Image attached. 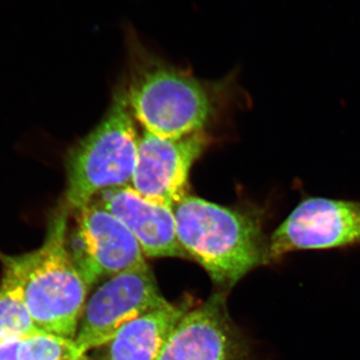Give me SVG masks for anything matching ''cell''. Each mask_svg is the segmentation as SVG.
<instances>
[{"label": "cell", "instance_id": "15", "mask_svg": "<svg viewBox=\"0 0 360 360\" xmlns=\"http://www.w3.org/2000/svg\"><path fill=\"white\" fill-rule=\"evenodd\" d=\"M65 360H86V357H84V359H65Z\"/></svg>", "mask_w": 360, "mask_h": 360}, {"label": "cell", "instance_id": "1", "mask_svg": "<svg viewBox=\"0 0 360 360\" xmlns=\"http://www.w3.org/2000/svg\"><path fill=\"white\" fill-rule=\"evenodd\" d=\"M123 32L127 53L123 84L135 120L158 136L205 131L219 110L217 84L194 77L149 49L131 23H124Z\"/></svg>", "mask_w": 360, "mask_h": 360}, {"label": "cell", "instance_id": "11", "mask_svg": "<svg viewBox=\"0 0 360 360\" xmlns=\"http://www.w3.org/2000/svg\"><path fill=\"white\" fill-rule=\"evenodd\" d=\"M187 305L167 302L125 324L106 343L105 360H158Z\"/></svg>", "mask_w": 360, "mask_h": 360}, {"label": "cell", "instance_id": "16", "mask_svg": "<svg viewBox=\"0 0 360 360\" xmlns=\"http://www.w3.org/2000/svg\"><path fill=\"white\" fill-rule=\"evenodd\" d=\"M86 360H87V359H86Z\"/></svg>", "mask_w": 360, "mask_h": 360}, {"label": "cell", "instance_id": "6", "mask_svg": "<svg viewBox=\"0 0 360 360\" xmlns=\"http://www.w3.org/2000/svg\"><path fill=\"white\" fill-rule=\"evenodd\" d=\"M66 246L87 285L103 283L120 272L148 264L139 241L115 215L94 202L70 212Z\"/></svg>", "mask_w": 360, "mask_h": 360}, {"label": "cell", "instance_id": "4", "mask_svg": "<svg viewBox=\"0 0 360 360\" xmlns=\"http://www.w3.org/2000/svg\"><path fill=\"white\" fill-rule=\"evenodd\" d=\"M139 134L124 84L113 92L101 122L68 151L65 200L70 212L89 205L99 193L130 186L136 165Z\"/></svg>", "mask_w": 360, "mask_h": 360}, {"label": "cell", "instance_id": "12", "mask_svg": "<svg viewBox=\"0 0 360 360\" xmlns=\"http://www.w3.org/2000/svg\"><path fill=\"white\" fill-rule=\"evenodd\" d=\"M40 333L30 312L18 296L0 288V340L20 338Z\"/></svg>", "mask_w": 360, "mask_h": 360}, {"label": "cell", "instance_id": "2", "mask_svg": "<svg viewBox=\"0 0 360 360\" xmlns=\"http://www.w3.org/2000/svg\"><path fill=\"white\" fill-rule=\"evenodd\" d=\"M70 220V207L61 200L49 217L44 245L25 255L0 253V260L1 288L20 298L35 326L44 333L75 340L89 285L66 246Z\"/></svg>", "mask_w": 360, "mask_h": 360}, {"label": "cell", "instance_id": "3", "mask_svg": "<svg viewBox=\"0 0 360 360\" xmlns=\"http://www.w3.org/2000/svg\"><path fill=\"white\" fill-rule=\"evenodd\" d=\"M177 238L213 283L231 290L246 274L267 264L262 215L186 194L172 206Z\"/></svg>", "mask_w": 360, "mask_h": 360}, {"label": "cell", "instance_id": "14", "mask_svg": "<svg viewBox=\"0 0 360 360\" xmlns=\"http://www.w3.org/2000/svg\"><path fill=\"white\" fill-rule=\"evenodd\" d=\"M20 338L0 340V360H20Z\"/></svg>", "mask_w": 360, "mask_h": 360}, {"label": "cell", "instance_id": "5", "mask_svg": "<svg viewBox=\"0 0 360 360\" xmlns=\"http://www.w3.org/2000/svg\"><path fill=\"white\" fill-rule=\"evenodd\" d=\"M167 302L148 264L103 281L85 303L80 317L73 340L78 356L103 347L125 324Z\"/></svg>", "mask_w": 360, "mask_h": 360}, {"label": "cell", "instance_id": "9", "mask_svg": "<svg viewBox=\"0 0 360 360\" xmlns=\"http://www.w3.org/2000/svg\"><path fill=\"white\" fill-rule=\"evenodd\" d=\"M158 360H250L224 293H214L181 317Z\"/></svg>", "mask_w": 360, "mask_h": 360}, {"label": "cell", "instance_id": "8", "mask_svg": "<svg viewBox=\"0 0 360 360\" xmlns=\"http://www.w3.org/2000/svg\"><path fill=\"white\" fill-rule=\"evenodd\" d=\"M210 142L205 130L181 137L143 130L130 186L143 198L172 207L187 194L189 172Z\"/></svg>", "mask_w": 360, "mask_h": 360}, {"label": "cell", "instance_id": "10", "mask_svg": "<svg viewBox=\"0 0 360 360\" xmlns=\"http://www.w3.org/2000/svg\"><path fill=\"white\" fill-rule=\"evenodd\" d=\"M96 203L122 221L139 241L146 257L189 259L177 238L174 210L143 198L130 186L108 189Z\"/></svg>", "mask_w": 360, "mask_h": 360}, {"label": "cell", "instance_id": "7", "mask_svg": "<svg viewBox=\"0 0 360 360\" xmlns=\"http://www.w3.org/2000/svg\"><path fill=\"white\" fill-rule=\"evenodd\" d=\"M360 245V201L303 198L269 239L267 264L296 251Z\"/></svg>", "mask_w": 360, "mask_h": 360}, {"label": "cell", "instance_id": "13", "mask_svg": "<svg viewBox=\"0 0 360 360\" xmlns=\"http://www.w3.org/2000/svg\"><path fill=\"white\" fill-rule=\"evenodd\" d=\"M84 359L75 349V341L51 333H40L21 340L20 360Z\"/></svg>", "mask_w": 360, "mask_h": 360}]
</instances>
